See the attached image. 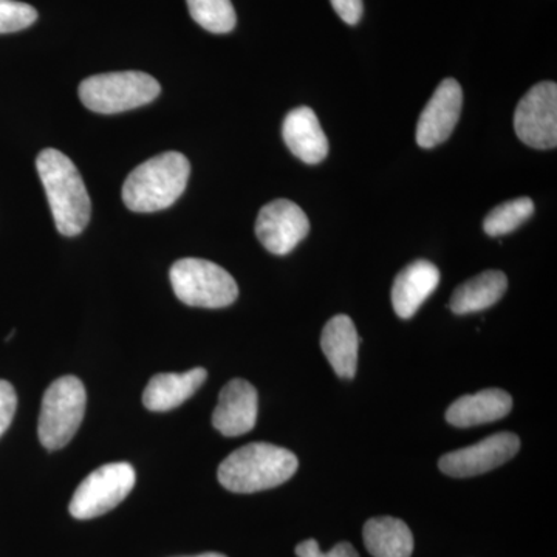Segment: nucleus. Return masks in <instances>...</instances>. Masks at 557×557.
Segmentation results:
<instances>
[{
	"instance_id": "1",
	"label": "nucleus",
	"mask_w": 557,
	"mask_h": 557,
	"mask_svg": "<svg viewBox=\"0 0 557 557\" xmlns=\"http://www.w3.org/2000/svg\"><path fill=\"white\" fill-rule=\"evenodd\" d=\"M36 168L51 214L62 236L75 237L86 230L91 214V201L78 168L60 150L44 149Z\"/></svg>"
},
{
	"instance_id": "9",
	"label": "nucleus",
	"mask_w": 557,
	"mask_h": 557,
	"mask_svg": "<svg viewBox=\"0 0 557 557\" xmlns=\"http://www.w3.org/2000/svg\"><path fill=\"white\" fill-rule=\"evenodd\" d=\"M520 449L518 435L511 432H498L478 445L454 450L440 458L438 468L450 478L465 479L485 474L511 460Z\"/></svg>"
},
{
	"instance_id": "24",
	"label": "nucleus",
	"mask_w": 557,
	"mask_h": 557,
	"mask_svg": "<svg viewBox=\"0 0 557 557\" xmlns=\"http://www.w3.org/2000/svg\"><path fill=\"white\" fill-rule=\"evenodd\" d=\"M17 397L16 391L9 381L0 380V437L5 434L16 413Z\"/></svg>"
},
{
	"instance_id": "21",
	"label": "nucleus",
	"mask_w": 557,
	"mask_h": 557,
	"mask_svg": "<svg viewBox=\"0 0 557 557\" xmlns=\"http://www.w3.org/2000/svg\"><path fill=\"white\" fill-rule=\"evenodd\" d=\"M533 212L534 203L530 197L505 201L486 215L483 230L487 236H505L523 225L533 215Z\"/></svg>"
},
{
	"instance_id": "22",
	"label": "nucleus",
	"mask_w": 557,
	"mask_h": 557,
	"mask_svg": "<svg viewBox=\"0 0 557 557\" xmlns=\"http://www.w3.org/2000/svg\"><path fill=\"white\" fill-rule=\"evenodd\" d=\"M38 20V11L16 0H0V35L25 30Z\"/></svg>"
},
{
	"instance_id": "2",
	"label": "nucleus",
	"mask_w": 557,
	"mask_h": 557,
	"mask_svg": "<svg viewBox=\"0 0 557 557\" xmlns=\"http://www.w3.org/2000/svg\"><path fill=\"white\" fill-rule=\"evenodd\" d=\"M298 467V457L292 450L270 443H249L222 461L218 478L231 493H259L281 486Z\"/></svg>"
},
{
	"instance_id": "11",
	"label": "nucleus",
	"mask_w": 557,
	"mask_h": 557,
	"mask_svg": "<svg viewBox=\"0 0 557 557\" xmlns=\"http://www.w3.org/2000/svg\"><path fill=\"white\" fill-rule=\"evenodd\" d=\"M463 90L456 79L440 83L417 124V143L420 148L432 149L450 137L460 120Z\"/></svg>"
},
{
	"instance_id": "25",
	"label": "nucleus",
	"mask_w": 557,
	"mask_h": 557,
	"mask_svg": "<svg viewBox=\"0 0 557 557\" xmlns=\"http://www.w3.org/2000/svg\"><path fill=\"white\" fill-rule=\"evenodd\" d=\"M336 14L348 25H357L364 13L362 0H330Z\"/></svg>"
},
{
	"instance_id": "6",
	"label": "nucleus",
	"mask_w": 557,
	"mask_h": 557,
	"mask_svg": "<svg viewBox=\"0 0 557 557\" xmlns=\"http://www.w3.org/2000/svg\"><path fill=\"white\" fill-rule=\"evenodd\" d=\"M170 278L175 296L186 306L223 309L239 296L236 278L209 260L180 259L172 265Z\"/></svg>"
},
{
	"instance_id": "7",
	"label": "nucleus",
	"mask_w": 557,
	"mask_h": 557,
	"mask_svg": "<svg viewBox=\"0 0 557 557\" xmlns=\"http://www.w3.org/2000/svg\"><path fill=\"white\" fill-rule=\"evenodd\" d=\"M135 480V469L124 461L95 469L76 487L70 502V515L79 520L100 518L129 496Z\"/></svg>"
},
{
	"instance_id": "16",
	"label": "nucleus",
	"mask_w": 557,
	"mask_h": 557,
	"mask_svg": "<svg viewBox=\"0 0 557 557\" xmlns=\"http://www.w3.org/2000/svg\"><path fill=\"white\" fill-rule=\"evenodd\" d=\"M512 409V398L502 388H485L474 395H463L449 406L446 420L456 428H472L493 423L507 417Z\"/></svg>"
},
{
	"instance_id": "17",
	"label": "nucleus",
	"mask_w": 557,
	"mask_h": 557,
	"mask_svg": "<svg viewBox=\"0 0 557 557\" xmlns=\"http://www.w3.org/2000/svg\"><path fill=\"white\" fill-rule=\"evenodd\" d=\"M321 348L339 379L357 375L359 338L354 321L346 314L330 319L322 330Z\"/></svg>"
},
{
	"instance_id": "12",
	"label": "nucleus",
	"mask_w": 557,
	"mask_h": 557,
	"mask_svg": "<svg viewBox=\"0 0 557 557\" xmlns=\"http://www.w3.org/2000/svg\"><path fill=\"white\" fill-rule=\"evenodd\" d=\"M258 420V392L245 380H233L220 392L212 426L225 437L248 434Z\"/></svg>"
},
{
	"instance_id": "3",
	"label": "nucleus",
	"mask_w": 557,
	"mask_h": 557,
	"mask_svg": "<svg viewBox=\"0 0 557 557\" xmlns=\"http://www.w3.org/2000/svg\"><path fill=\"white\" fill-rule=\"evenodd\" d=\"M189 175V160L183 153H160L131 172L123 186L124 205L134 212L170 208L185 193Z\"/></svg>"
},
{
	"instance_id": "19",
	"label": "nucleus",
	"mask_w": 557,
	"mask_h": 557,
	"mask_svg": "<svg viewBox=\"0 0 557 557\" xmlns=\"http://www.w3.org/2000/svg\"><path fill=\"white\" fill-rule=\"evenodd\" d=\"M364 544L373 557H410L413 552L412 531L395 518L370 519L364 525Z\"/></svg>"
},
{
	"instance_id": "18",
	"label": "nucleus",
	"mask_w": 557,
	"mask_h": 557,
	"mask_svg": "<svg viewBox=\"0 0 557 557\" xmlns=\"http://www.w3.org/2000/svg\"><path fill=\"white\" fill-rule=\"evenodd\" d=\"M507 288L508 278L502 271H485L454 292L450 310L456 314H469L490 309L502 299Z\"/></svg>"
},
{
	"instance_id": "13",
	"label": "nucleus",
	"mask_w": 557,
	"mask_h": 557,
	"mask_svg": "<svg viewBox=\"0 0 557 557\" xmlns=\"http://www.w3.org/2000/svg\"><path fill=\"white\" fill-rule=\"evenodd\" d=\"M282 137L293 156L304 163L318 164L329 156V139L310 108L293 109L285 116Z\"/></svg>"
},
{
	"instance_id": "23",
	"label": "nucleus",
	"mask_w": 557,
	"mask_h": 557,
	"mask_svg": "<svg viewBox=\"0 0 557 557\" xmlns=\"http://www.w3.org/2000/svg\"><path fill=\"white\" fill-rule=\"evenodd\" d=\"M296 556L298 557H359L357 549L351 547L348 542H341L335 545L329 553L321 552L319 544L314 539L300 542L296 547Z\"/></svg>"
},
{
	"instance_id": "14",
	"label": "nucleus",
	"mask_w": 557,
	"mask_h": 557,
	"mask_svg": "<svg viewBox=\"0 0 557 557\" xmlns=\"http://www.w3.org/2000/svg\"><path fill=\"white\" fill-rule=\"evenodd\" d=\"M440 270L428 260H416L399 271L392 287V304L401 319H410L437 289Z\"/></svg>"
},
{
	"instance_id": "10",
	"label": "nucleus",
	"mask_w": 557,
	"mask_h": 557,
	"mask_svg": "<svg viewBox=\"0 0 557 557\" xmlns=\"http://www.w3.org/2000/svg\"><path fill=\"white\" fill-rule=\"evenodd\" d=\"M310 231L309 218L295 201L278 199L260 209L256 236L263 248L285 256L306 239Z\"/></svg>"
},
{
	"instance_id": "26",
	"label": "nucleus",
	"mask_w": 557,
	"mask_h": 557,
	"mask_svg": "<svg viewBox=\"0 0 557 557\" xmlns=\"http://www.w3.org/2000/svg\"><path fill=\"white\" fill-rule=\"evenodd\" d=\"M193 557H226V556L220 555V553H205V555L193 556Z\"/></svg>"
},
{
	"instance_id": "8",
	"label": "nucleus",
	"mask_w": 557,
	"mask_h": 557,
	"mask_svg": "<svg viewBox=\"0 0 557 557\" xmlns=\"http://www.w3.org/2000/svg\"><path fill=\"white\" fill-rule=\"evenodd\" d=\"M515 129L520 141L534 149H555L557 145V86L544 81L531 87L515 113Z\"/></svg>"
},
{
	"instance_id": "4",
	"label": "nucleus",
	"mask_w": 557,
	"mask_h": 557,
	"mask_svg": "<svg viewBox=\"0 0 557 557\" xmlns=\"http://www.w3.org/2000/svg\"><path fill=\"white\" fill-rule=\"evenodd\" d=\"M78 91L91 112L113 115L149 104L159 97L161 87L145 72H113L84 79Z\"/></svg>"
},
{
	"instance_id": "5",
	"label": "nucleus",
	"mask_w": 557,
	"mask_h": 557,
	"mask_svg": "<svg viewBox=\"0 0 557 557\" xmlns=\"http://www.w3.org/2000/svg\"><path fill=\"white\" fill-rule=\"evenodd\" d=\"M87 394L83 381L67 375L53 381L40 405L38 435L44 448H64L75 437L86 413Z\"/></svg>"
},
{
	"instance_id": "20",
	"label": "nucleus",
	"mask_w": 557,
	"mask_h": 557,
	"mask_svg": "<svg viewBox=\"0 0 557 557\" xmlns=\"http://www.w3.org/2000/svg\"><path fill=\"white\" fill-rule=\"evenodd\" d=\"M186 3L193 20L209 33L225 35L236 27V11L231 0H186Z\"/></svg>"
},
{
	"instance_id": "15",
	"label": "nucleus",
	"mask_w": 557,
	"mask_h": 557,
	"mask_svg": "<svg viewBox=\"0 0 557 557\" xmlns=\"http://www.w3.org/2000/svg\"><path fill=\"white\" fill-rule=\"evenodd\" d=\"M208 379L205 369L185 373H159L152 376L143 392V405L152 412H168L188 401Z\"/></svg>"
}]
</instances>
